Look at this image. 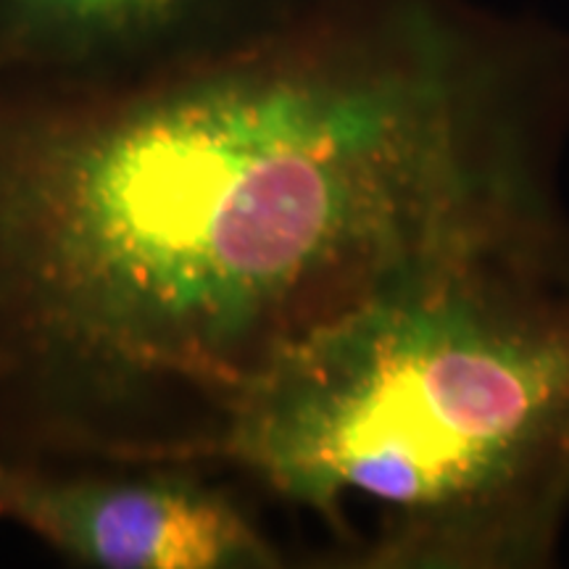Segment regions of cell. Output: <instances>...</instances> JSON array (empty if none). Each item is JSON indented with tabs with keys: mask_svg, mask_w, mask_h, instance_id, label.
I'll use <instances>...</instances> for the list:
<instances>
[{
	"mask_svg": "<svg viewBox=\"0 0 569 569\" xmlns=\"http://www.w3.org/2000/svg\"><path fill=\"white\" fill-rule=\"evenodd\" d=\"M465 0H267L84 82H0V457L209 465L280 356L536 190Z\"/></svg>",
	"mask_w": 569,
	"mask_h": 569,
	"instance_id": "cell-1",
	"label": "cell"
},
{
	"mask_svg": "<svg viewBox=\"0 0 569 569\" xmlns=\"http://www.w3.org/2000/svg\"><path fill=\"white\" fill-rule=\"evenodd\" d=\"M213 461L365 567L549 557L569 509V232L448 256L290 346Z\"/></svg>",
	"mask_w": 569,
	"mask_h": 569,
	"instance_id": "cell-2",
	"label": "cell"
},
{
	"mask_svg": "<svg viewBox=\"0 0 569 569\" xmlns=\"http://www.w3.org/2000/svg\"><path fill=\"white\" fill-rule=\"evenodd\" d=\"M53 472L11 465L0 519L61 557L103 569L277 567L280 553L232 496L190 465H119V472Z\"/></svg>",
	"mask_w": 569,
	"mask_h": 569,
	"instance_id": "cell-3",
	"label": "cell"
},
{
	"mask_svg": "<svg viewBox=\"0 0 569 569\" xmlns=\"http://www.w3.org/2000/svg\"><path fill=\"white\" fill-rule=\"evenodd\" d=\"M264 0H0V82H84L198 46Z\"/></svg>",
	"mask_w": 569,
	"mask_h": 569,
	"instance_id": "cell-4",
	"label": "cell"
},
{
	"mask_svg": "<svg viewBox=\"0 0 569 569\" xmlns=\"http://www.w3.org/2000/svg\"><path fill=\"white\" fill-rule=\"evenodd\" d=\"M6 469H9V461H6L3 457H0V480H3V475H6Z\"/></svg>",
	"mask_w": 569,
	"mask_h": 569,
	"instance_id": "cell-5",
	"label": "cell"
}]
</instances>
